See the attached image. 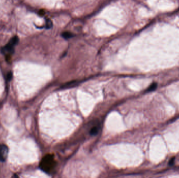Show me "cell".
Instances as JSON below:
<instances>
[{"mask_svg": "<svg viewBox=\"0 0 179 178\" xmlns=\"http://www.w3.org/2000/svg\"><path fill=\"white\" fill-rule=\"evenodd\" d=\"M56 166V161L53 155L48 154L41 160L39 168L47 173H51Z\"/></svg>", "mask_w": 179, "mask_h": 178, "instance_id": "obj_1", "label": "cell"}, {"mask_svg": "<svg viewBox=\"0 0 179 178\" xmlns=\"http://www.w3.org/2000/svg\"><path fill=\"white\" fill-rule=\"evenodd\" d=\"M62 36L64 39H69V38H70L73 37V34L70 32H64L62 34Z\"/></svg>", "mask_w": 179, "mask_h": 178, "instance_id": "obj_3", "label": "cell"}, {"mask_svg": "<svg viewBox=\"0 0 179 178\" xmlns=\"http://www.w3.org/2000/svg\"><path fill=\"white\" fill-rule=\"evenodd\" d=\"M8 148L5 145H0V161H5L8 156Z\"/></svg>", "mask_w": 179, "mask_h": 178, "instance_id": "obj_2", "label": "cell"}, {"mask_svg": "<svg viewBox=\"0 0 179 178\" xmlns=\"http://www.w3.org/2000/svg\"><path fill=\"white\" fill-rule=\"evenodd\" d=\"M157 87V84L156 83H154L151 85L147 89V91H151L155 90Z\"/></svg>", "mask_w": 179, "mask_h": 178, "instance_id": "obj_4", "label": "cell"}, {"mask_svg": "<svg viewBox=\"0 0 179 178\" xmlns=\"http://www.w3.org/2000/svg\"><path fill=\"white\" fill-rule=\"evenodd\" d=\"M90 132H91V134L92 135H94L96 134L98 132V128L96 127H94L92 128V129H91Z\"/></svg>", "mask_w": 179, "mask_h": 178, "instance_id": "obj_5", "label": "cell"}, {"mask_svg": "<svg viewBox=\"0 0 179 178\" xmlns=\"http://www.w3.org/2000/svg\"><path fill=\"white\" fill-rule=\"evenodd\" d=\"M52 26V22L49 20V19H48L46 22V27H47V28H51Z\"/></svg>", "mask_w": 179, "mask_h": 178, "instance_id": "obj_6", "label": "cell"}, {"mask_svg": "<svg viewBox=\"0 0 179 178\" xmlns=\"http://www.w3.org/2000/svg\"><path fill=\"white\" fill-rule=\"evenodd\" d=\"M174 160H175V157H173L172 158H171L170 160V161H169V165L170 166H172L173 165V163H174Z\"/></svg>", "mask_w": 179, "mask_h": 178, "instance_id": "obj_7", "label": "cell"}]
</instances>
